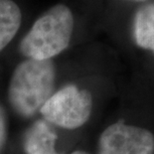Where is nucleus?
<instances>
[{"mask_svg":"<svg viewBox=\"0 0 154 154\" xmlns=\"http://www.w3.org/2000/svg\"><path fill=\"white\" fill-rule=\"evenodd\" d=\"M56 68L52 60L26 59L13 71L8 100L19 116H35L54 94Z\"/></svg>","mask_w":154,"mask_h":154,"instance_id":"obj_1","label":"nucleus"},{"mask_svg":"<svg viewBox=\"0 0 154 154\" xmlns=\"http://www.w3.org/2000/svg\"><path fill=\"white\" fill-rule=\"evenodd\" d=\"M74 16L65 4H56L40 16L22 39L19 50L28 59L51 60L68 48Z\"/></svg>","mask_w":154,"mask_h":154,"instance_id":"obj_2","label":"nucleus"},{"mask_svg":"<svg viewBox=\"0 0 154 154\" xmlns=\"http://www.w3.org/2000/svg\"><path fill=\"white\" fill-rule=\"evenodd\" d=\"M93 97L88 90L68 85L50 97L40 112L46 121L62 128L77 129L90 119Z\"/></svg>","mask_w":154,"mask_h":154,"instance_id":"obj_3","label":"nucleus"},{"mask_svg":"<svg viewBox=\"0 0 154 154\" xmlns=\"http://www.w3.org/2000/svg\"><path fill=\"white\" fill-rule=\"evenodd\" d=\"M97 154H154V134L143 127L117 121L101 132Z\"/></svg>","mask_w":154,"mask_h":154,"instance_id":"obj_4","label":"nucleus"},{"mask_svg":"<svg viewBox=\"0 0 154 154\" xmlns=\"http://www.w3.org/2000/svg\"><path fill=\"white\" fill-rule=\"evenodd\" d=\"M56 134L44 120H37L24 137L26 154H59L56 151Z\"/></svg>","mask_w":154,"mask_h":154,"instance_id":"obj_5","label":"nucleus"},{"mask_svg":"<svg viewBox=\"0 0 154 154\" xmlns=\"http://www.w3.org/2000/svg\"><path fill=\"white\" fill-rule=\"evenodd\" d=\"M132 34L138 47L154 54V2L141 6L133 19Z\"/></svg>","mask_w":154,"mask_h":154,"instance_id":"obj_6","label":"nucleus"},{"mask_svg":"<svg viewBox=\"0 0 154 154\" xmlns=\"http://www.w3.org/2000/svg\"><path fill=\"white\" fill-rule=\"evenodd\" d=\"M22 22V13L13 0H0V52L17 34Z\"/></svg>","mask_w":154,"mask_h":154,"instance_id":"obj_7","label":"nucleus"},{"mask_svg":"<svg viewBox=\"0 0 154 154\" xmlns=\"http://www.w3.org/2000/svg\"><path fill=\"white\" fill-rule=\"evenodd\" d=\"M7 139V119L3 106L0 104V152Z\"/></svg>","mask_w":154,"mask_h":154,"instance_id":"obj_8","label":"nucleus"},{"mask_svg":"<svg viewBox=\"0 0 154 154\" xmlns=\"http://www.w3.org/2000/svg\"><path fill=\"white\" fill-rule=\"evenodd\" d=\"M71 154H90V153H88L86 151H82V150H77V151H74L73 153H71Z\"/></svg>","mask_w":154,"mask_h":154,"instance_id":"obj_9","label":"nucleus"},{"mask_svg":"<svg viewBox=\"0 0 154 154\" xmlns=\"http://www.w3.org/2000/svg\"><path fill=\"white\" fill-rule=\"evenodd\" d=\"M133 1H145V0H133Z\"/></svg>","mask_w":154,"mask_h":154,"instance_id":"obj_10","label":"nucleus"}]
</instances>
